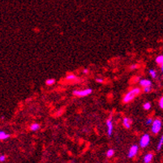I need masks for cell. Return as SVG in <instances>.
Here are the masks:
<instances>
[{
    "instance_id": "cb8c5ba5",
    "label": "cell",
    "mask_w": 163,
    "mask_h": 163,
    "mask_svg": "<svg viewBox=\"0 0 163 163\" xmlns=\"http://www.w3.org/2000/svg\"><path fill=\"white\" fill-rule=\"evenodd\" d=\"M96 81L98 82V83H103V82H104V80L101 78H97L96 79Z\"/></svg>"
},
{
    "instance_id": "2e32d148",
    "label": "cell",
    "mask_w": 163,
    "mask_h": 163,
    "mask_svg": "<svg viewBox=\"0 0 163 163\" xmlns=\"http://www.w3.org/2000/svg\"><path fill=\"white\" fill-rule=\"evenodd\" d=\"M114 154H115V151L112 149L107 150V152H106V157H111L114 156Z\"/></svg>"
},
{
    "instance_id": "484cf974",
    "label": "cell",
    "mask_w": 163,
    "mask_h": 163,
    "mask_svg": "<svg viewBox=\"0 0 163 163\" xmlns=\"http://www.w3.org/2000/svg\"><path fill=\"white\" fill-rule=\"evenodd\" d=\"M160 68H161V71L163 73V64H162L160 66Z\"/></svg>"
},
{
    "instance_id": "603a6c76",
    "label": "cell",
    "mask_w": 163,
    "mask_h": 163,
    "mask_svg": "<svg viewBox=\"0 0 163 163\" xmlns=\"http://www.w3.org/2000/svg\"><path fill=\"white\" fill-rule=\"evenodd\" d=\"M138 68V65L137 64H133L132 65L131 67H130V68L132 69V70H134V69H136V68Z\"/></svg>"
},
{
    "instance_id": "7a4b0ae2",
    "label": "cell",
    "mask_w": 163,
    "mask_h": 163,
    "mask_svg": "<svg viewBox=\"0 0 163 163\" xmlns=\"http://www.w3.org/2000/svg\"><path fill=\"white\" fill-rule=\"evenodd\" d=\"M151 126H152V127H151L152 133H153V134H157V133H159V132L161 131V129H162V122L161 119H153V122Z\"/></svg>"
},
{
    "instance_id": "d6986e66",
    "label": "cell",
    "mask_w": 163,
    "mask_h": 163,
    "mask_svg": "<svg viewBox=\"0 0 163 163\" xmlns=\"http://www.w3.org/2000/svg\"><path fill=\"white\" fill-rule=\"evenodd\" d=\"M152 91V86H147V87H144V92L145 93H149Z\"/></svg>"
},
{
    "instance_id": "3957f363",
    "label": "cell",
    "mask_w": 163,
    "mask_h": 163,
    "mask_svg": "<svg viewBox=\"0 0 163 163\" xmlns=\"http://www.w3.org/2000/svg\"><path fill=\"white\" fill-rule=\"evenodd\" d=\"M150 143V136L149 134H144L140 140L139 146L141 148H146Z\"/></svg>"
},
{
    "instance_id": "30bf717a",
    "label": "cell",
    "mask_w": 163,
    "mask_h": 163,
    "mask_svg": "<svg viewBox=\"0 0 163 163\" xmlns=\"http://www.w3.org/2000/svg\"><path fill=\"white\" fill-rule=\"evenodd\" d=\"M77 76L74 74H68L67 76H66V80H68V81H75V80H77Z\"/></svg>"
},
{
    "instance_id": "7c38bea8",
    "label": "cell",
    "mask_w": 163,
    "mask_h": 163,
    "mask_svg": "<svg viewBox=\"0 0 163 163\" xmlns=\"http://www.w3.org/2000/svg\"><path fill=\"white\" fill-rule=\"evenodd\" d=\"M39 128H40V125L38 123H33L30 126V130L33 132H36V131L39 130Z\"/></svg>"
},
{
    "instance_id": "d4e9b609",
    "label": "cell",
    "mask_w": 163,
    "mask_h": 163,
    "mask_svg": "<svg viewBox=\"0 0 163 163\" xmlns=\"http://www.w3.org/2000/svg\"><path fill=\"white\" fill-rule=\"evenodd\" d=\"M83 73H84V74H88V68H85V69L83 70Z\"/></svg>"
},
{
    "instance_id": "7402d4cb",
    "label": "cell",
    "mask_w": 163,
    "mask_h": 163,
    "mask_svg": "<svg viewBox=\"0 0 163 163\" xmlns=\"http://www.w3.org/2000/svg\"><path fill=\"white\" fill-rule=\"evenodd\" d=\"M6 160V156L4 155V154H2L1 156H0V162H4Z\"/></svg>"
},
{
    "instance_id": "5b68a950",
    "label": "cell",
    "mask_w": 163,
    "mask_h": 163,
    "mask_svg": "<svg viewBox=\"0 0 163 163\" xmlns=\"http://www.w3.org/2000/svg\"><path fill=\"white\" fill-rule=\"evenodd\" d=\"M139 151V146L136 145V144H133L131 146V148L129 149L128 153H127V157L128 158H133L136 156V154Z\"/></svg>"
},
{
    "instance_id": "52a82bcc",
    "label": "cell",
    "mask_w": 163,
    "mask_h": 163,
    "mask_svg": "<svg viewBox=\"0 0 163 163\" xmlns=\"http://www.w3.org/2000/svg\"><path fill=\"white\" fill-rule=\"evenodd\" d=\"M140 85L144 88L147 86H152V82L148 79H142V80H140Z\"/></svg>"
},
{
    "instance_id": "ffe728a7",
    "label": "cell",
    "mask_w": 163,
    "mask_h": 163,
    "mask_svg": "<svg viewBox=\"0 0 163 163\" xmlns=\"http://www.w3.org/2000/svg\"><path fill=\"white\" fill-rule=\"evenodd\" d=\"M153 122V119L152 118H148L146 119V122H145V124L146 125H152V123Z\"/></svg>"
},
{
    "instance_id": "5bb4252c",
    "label": "cell",
    "mask_w": 163,
    "mask_h": 163,
    "mask_svg": "<svg viewBox=\"0 0 163 163\" xmlns=\"http://www.w3.org/2000/svg\"><path fill=\"white\" fill-rule=\"evenodd\" d=\"M162 146H163V135L161 136V138H160L159 142H158L157 146V151L161 150V149L162 148Z\"/></svg>"
},
{
    "instance_id": "9c48e42d",
    "label": "cell",
    "mask_w": 163,
    "mask_h": 163,
    "mask_svg": "<svg viewBox=\"0 0 163 163\" xmlns=\"http://www.w3.org/2000/svg\"><path fill=\"white\" fill-rule=\"evenodd\" d=\"M153 158V153H147L145 156L144 157V163H150L152 162V160Z\"/></svg>"
},
{
    "instance_id": "8fae6325",
    "label": "cell",
    "mask_w": 163,
    "mask_h": 163,
    "mask_svg": "<svg viewBox=\"0 0 163 163\" xmlns=\"http://www.w3.org/2000/svg\"><path fill=\"white\" fill-rule=\"evenodd\" d=\"M9 137H10V135H9L8 133L5 132L4 131H1V132H0V139H1V140H7L8 139Z\"/></svg>"
},
{
    "instance_id": "9a60e30c",
    "label": "cell",
    "mask_w": 163,
    "mask_h": 163,
    "mask_svg": "<svg viewBox=\"0 0 163 163\" xmlns=\"http://www.w3.org/2000/svg\"><path fill=\"white\" fill-rule=\"evenodd\" d=\"M149 75H151V77L153 79H156L157 76V71H155V70H153V69H149Z\"/></svg>"
},
{
    "instance_id": "44dd1931",
    "label": "cell",
    "mask_w": 163,
    "mask_h": 163,
    "mask_svg": "<svg viewBox=\"0 0 163 163\" xmlns=\"http://www.w3.org/2000/svg\"><path fill=\"white\" fill-rule=\"evenodd\" d=\"M159 106L160 108L163 110V97H162L159 100Z\"/></svg>"
},
{
    "instance_id": "6da1fadb",
    "label": "cell",
    "mask_w": 163,
    "mask_h": 163,
    "mask_svg": "<svg viewBox=\"0 0 163 163\" xmlns=\"http://www.w3.org/2000/svg\"><path fill=\"white\" fill-rule=\"evenodd\" d=\"M141 93V90L140 88H134L131 89L129 92H127L125 94V96L122 98L123 103H129L132 100L136 98L137 96H139Z\"/></svg>"
},
{
    "instance_id": "277c9868",
    "label": "cell",
    "mask_w": 163,
    "mask_h": 163,
    "mask_svg": "<svg viewBox=\"0 0 163 163\" xmlns=\"http://www.w3.org/2000/svg\"><path fill=\"white\" fill-rule=\"evenodd\" d=\"M93 90L91 88H86L84 90H75L73 91V94L79 98H83V97H87L92 93Z\"/></svg>"
},
{
    "instance_id": "8992f818",
    "label": "cell",
    "mask_w": 163,
    "mask_h": 163,
    "mask_svg": "<svg viewBox=\"0 0 163 163\" xmlns=\"http://www.w3.org/2000/svg\"><path fill=\"white\" fill-rule=\"evenodd\" d=\"M106 127H107V134L109 136H112L113 130H114V125H113L112 117H110L106 121Z\"/></svg>"
},
{
    "instance_id": "4fadbf2b",
    "label": "cell",
    "mask_w": 163,
    "mask_h": 163,
    "mask_svg": "<svg viewBox=\"0 0 163 163\" xmlns=\"http://www.w3.org/2000/svg\"><path fill=\"white\" fill-rule=\"evenodd\" d=\"M155 61H156L158 65H160V66L162 64H163V55H158L156 58V59H155Z\"/></svg>"
},
{
    "instance_id": "ba28073f",
    "label": "cell",
    "mask_w": 163,
    "mask_h": 163,
    "mask_svg": "<svg viewBox=\"0 0 163 163\" xmlns=\"http://www.w3.org/2000/svg\"><path fill=\"white\" fill-rule=\"evenodd\" d=\"M132 122V119H130V118H124L123 120H122V124H123V126L125 127L126 128H127V129L131 127Z\"/></svg>"
},
{
    "instance_id": "ac0fdd59",
    "label": "cell",
    "mask_w": 163,
    "mask_h": 163,
    "mask_svg": "<svg viewBox=\"0 0 163 163\" xmlns=\"http://www.w3.org/2000/svg\"><path fill=\"white\" fill-rule=\"evenodd\" d=\"M143 108L145 110H149L151 109V103L150 102H145L144 105H143Z\"/></svg>"
},
{
    "instance_id": "e0dca14e",
    "label": "cell",
    "mask_w": 163,
    "mask_h": 163,
    "mask_svg": "<svg viewBox=\"0 0 163 163\" xmlns=\"http://www.w3.org/2000/svg\"><path fill=\"white\" fill-rule=\"evenodd\" d=\"M54 83H55V80H54V79H48V80H46V85H48V86L53 85Z\"/></svg>"
}]
</instances>
